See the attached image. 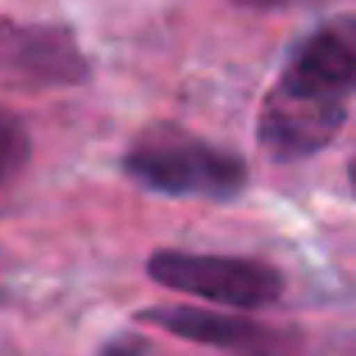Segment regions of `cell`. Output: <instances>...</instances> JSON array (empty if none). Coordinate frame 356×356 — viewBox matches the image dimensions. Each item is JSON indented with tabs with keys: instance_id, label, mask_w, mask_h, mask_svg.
<instances>
[{
	"instance_id": "obj_1",
	"label": "cell",
	"mask_w": 356,
	"mask_h": 356,
	"mask_svg": "<svg viewBox=\"0 0 356 356\" xmlns=\"http://www.w3.org/2000/svg\"><path fill=\"white\" fill-rule=\"evenodd\" d=\"M128 178L165 197H206V201H233L247 188L242 156L224 147H210L201 137L183 133L174 124H156L137 137L124 156Z\"/></svg>"
},
{
	"instance_id": "obj_2",
	"label": "cell",
	"mask_w": 356,
	"mask_h": 356,
	"mask_svg": "<svg viewBox=\"0 0 356 356\" xmlns=\"http://www.w3.org/2000/svg\"><path fill=\"white\" fill-rule=\"evenodd\" d=\"M147 274L174 293L206 297V302L233 306V311H261V306L279 302L283 293V274L265 261H247V256L156 252L147 261Z\"/></svg>"
},
{
	"instance_id": "obj_3",
	"label": "cell",
	"mask_w": 356,
	"mask_h": 356,
	"mask_svg": "<svg viewBox=\"0 0 356 356\" xmlns=\"http://www.w3.org/2000/svg\"><path fill=\"white\" fill-rule=\"evenodd\" d=\"M343 119H347V96L320 92V87H306L283 74L261 105L256 133H261V147L274 160H302L325 151L338 137Z\"/></svg>"
},
{
	"instance_id": "obj_4",
	"label": "cell",
	"mask_w": 356,
	"mask_h": 356,
	"mask_svg": "<svg viewBox=\"0 0 356 356\" xmlns=\"http://www.w3.org/2000/svg\"><path fill=\"white\" fill-rule=\"evenodd\" d=\"M142 325H156L174 338H192L201 347H215L224 356H311L306 338L293 329L261 325L242 311H192V306H151L142 311Z\"/></svg>"
},
{
	"instance_id": "obj_5",
	"label": "cell",
	"mask_w": 356,
	"mask_h": 356,
	"mask_svg": "<svg viewBox=\"0 0 356 356\" xmlns=\"http://www.w3.org/2000/svg\"><path fill=\"white\" fill-rule=\"evenodd\" d=\"M0 78L32 87H74L87 78V60L69 28L0 19Z\"/></svg>"
},
{
	"instance_id": "obj_6",
	"label": "cell",
	"mask_w": 356,
	"mask_h": 356,
	"mask_svg": "<svg viewBox=\"0 0 356 356\" xmlns=\"http://www.w3.org/2000/svg\"><path fill=\"white\" fill-rule=\"evenodd\" d=\"M283 74L306 83V87H320V92L352 96L356 92V14L315 28L293 51Z\"/></svg>"
},
{
	"instance_id": "obj_7",
	"label": "cell",
	"mask_w": 356,
	"mask_h": 356,
	"mask_svg": "<svg viewBox=\"0 0 356 356\" xmlns=\"http://www.w3.org/2000/svg\"><path fill=\"white\" fill-rule=\"evenodd\" d=\"M28 128H23L19 115H10V110H0V183L5 178H14L23 165H28Z\"/></svg>"
},
{
	"instance_id": "obj_8",
	"label": "cell",
	"mask_w": 356,
	"mask_h": 356,
	"mask_svg": "<svg viewBox=\"0 0 356 356\" xmlns=\"http://www.w3.org/2000/svg\"><path fill=\"white\" fill-rule=\"evenodd\" d=\"M101 356H147L137 343H128V338H115V343H105L101 347Z\"/></svg>"
},
{
	"instance_id": "obj_9",
	"label": "cell",
	"mask_w": 356,
	"mask_h": 356,
	"mask_svg": "<svg viewBox=\"0 0 356 356\" xmlns=\"http://www.w3.org/2000/svg\"><path fill=\"white\" fill-rule=\"evenodd\" d=\"M238 5H252V10H279V5H293V0H238Z\"/></svg>"
},
{
	"instance_id": "obj_10",
	"label": "cell",
	"mask_w": 356,
	"mask_h": 356,
	"mask_svg": "<svg viewBox=\"0 0 356 356\" xmlns=\"http://www.w3.org/2000/svg\"><path fill=\"white\" fill-rule=\"evenodd\" d=\"M347 178H352V192H356V160H352V169H347Z\"/></svg>"
}]
</instances>
